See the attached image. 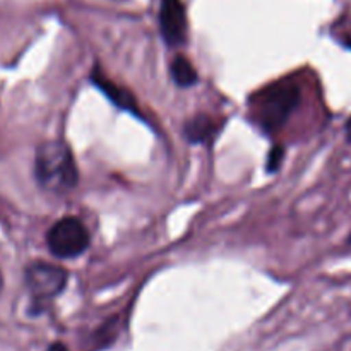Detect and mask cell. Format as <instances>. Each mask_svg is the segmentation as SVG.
<instances>
[{
  "mask_svg": "<svg viewBox=\"0 0 351 351\" xmlns=\"http://www.w3.org/2000/svg\"><path fill=\"white\" fill-rule=\"evenodd\" d=\"M219 125L216 119L213 117L204 115H195L191 120H187L184 127V136L185 139L191 144H208L218 136Z\"/></svg>",
  "mask_w": 351,
  "mask_h": 351,
  "instance_id": "obj_7",
  "label": "cell"
},
{
  "mask_svg": "<svg viewBox=\"0 0 351 351\" xmlns=\"http://www.w3.org/2000/svg\"><path fill=\"white\" fill-rule=\"evenodd\" d=\"M348 243H350V245H351V235L348 237Z\"/></svg>",
  "mask_w": 351,
  "mask_h": 351,
  "instance_id": "obj_13",
  "label": "cell"
},
{
  "mask_svg": "<svg viewBox=\"0 0 351 351\" xmlns=\"http://www.w3.org/2000/svg\"><path fill=\"white\" fill-rule=\"evenodd\" d=\"M91 82L103 93V95L106 96V98L110 99V101L113 103V105L117 106V108L132 113V115L141 117L139 103H137V99L134 98L132 93H130L129 89L122 88L120 84H117V82H113L110 77H106L98 65L93 67Z\"/></svg>",
  "mask_w": 351,
  "mask_h": 351,
  "instance_id": "obj_6",
  "label": "cell"
},
{
  "mask_svg": "<svg viewBox=\"0 0 351 351\" xmlns=\"http://www.w3.org/2000/svg\"><path fill=\"white\" fill-rule=\"evenodd\" d=\"M91 237L77 218H62L48 230L47 245L51 256L58 259H75L88 250Z\"/></svg>",
  "mask_w": 351,
  "mask_h": 351,
  "instance_id": "obj_4",
  "label": "cell"
},
{
  "mask_svg": "<svg viewBox=\"0 0 351 351\" xmlns=\"http://www.w3.org/2000/svg\"><path fill=\"white\" fill-rule=\"evenodd\" d=\"M170 74L178 88H191V86L197 84L199 81L197 71H195V67L192 65V62L189 60L187 57H184V55H177V57L171 60Z\"/></svg>",
  "mask_w": 351,
  "mask_h": 351,
  "instance_id": "obj_8",
  "label": "cell"
},
{
  "mask_svg": "<svg viewBox=\"0 0 351 351\" xmlns=\"http://www.w3.org/2000/svg\"><path fill=\"white\" fill-rule=\"evenodd\" d=\"M3 290V278H2V273H0V293H2Z\"/></svg>",
  "mask_w": 351,
  "mask_h": 351,
  "instance_id": "obj_12",
  "label": "cell"
},
{
  "mask_svg": "<svg viewBox=\"0 0 351 351\" xmlns=\"http://www.w3.org/2000/svg\"><path fill=\"white\" fill-rule=\"evenodd\" d=\"M300 99V84L295 79L283 77L267 84L250 98V117L263 132L276 134L293 115Z\"/></svg>",
  "mask_w": 351,
  "mask_h": 351,
  "instance_id": "obj_1",
  "label": "cell"
},
{
  "mask_svg": "<svg viewBox=\"0 0 351 351\" xmlns=\"http://www.w3.org/2000/svg\"><path fill=\"white\" fill-rule=\"evenodd\" d=\"M345 136H346V139L351 143V117L346 120V123H345Z\"/></svg>",
  "mask_w": 351,
  "mask_h": 351,
  "instance_id": "obj_11",
  "label": "cell"
},
{
  "mask_svg": "<svg viewBox=\"0 0 351 351\" xmlns=\"http://www.w3.org/2000/svg\"><path fill=\"white\" fill-rule=\"evenodd\" d=\"M160 29L168 47H182L187 43V10L180 0H163L160 9Z\"/></svg>",
  "mask_w": 351,
  "mask_h": 351,
  "instance_id": "obj_5",
  "label": "cell"
},
{
  "mask_svg": "<svg viewBox=\"0 0 351 351\" xmlns=\"http://www.w3.org/2000/svg\"><path fill=\"white\" fill-rule=\"evenodd\" d=\"M34 177L41 189L53 194H65L79 182V170L67 143L45 141L34 154Z\"/></svg>",
  "mask_w": 351,
  "mask_h": 351,
  "instance_id": "obj_2",
  "label": "cell"
},
{
  "mask_svg": "<svg viewBox=\"0 0 351 351\" xmlns=\"http://www.w3.org/2000/svg\"><path fill=\"white\" fill-rule=\"evenodd\" d=\"M283 160H285V147L280 146V144H276V146L271 147L269 154H267L266 170L269 171V173H274V171L280 170Z\"/></svg>",
  "mask_w": 351,
  "mask_h": 351,
  "instance_id": "obj_9",
  "label": "cell"
},
{
  "mask_svg": "<svg viewBox=\"0 0 351 351\" xmlns=\"http://www.w3.org/2000/svg\"><path fill=\"white\" fill-rule=\"evenodd\" d=\"M69 273L57 264L34 261L24 269V283L31 297L29 314H41L45 305L62 293L67 287Z\"/></svg>",
  "mask_w": 351,
  "mask_h": 351,
  "instance_id": "obj_3",
  "label": "cell"
},
{
  "mask_svg": "<svg viewBox=\"0 0 351 351\" xmlns=\"http://www.w3.org/2000/svg\"><path fill=\"white\" fill-rule=\"evenodd\" d=\"M47 351H69V350L64 343H51V345L48 346Z\"/></svg>",
  "mask_w": 351,
  "mask_h": 351,
  "instance_id": "obj_10",
  "label": "cell"
}]
</instances>
